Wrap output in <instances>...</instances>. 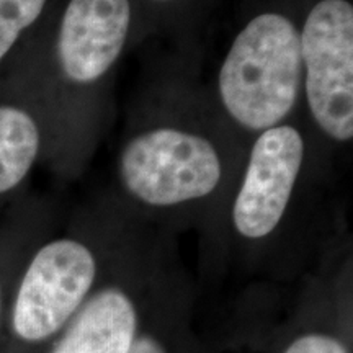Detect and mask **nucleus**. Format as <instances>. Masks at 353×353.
Segmentation results:
<instances>
[{
  "instance_id": "nucleus-1",
  "label": "nucleus",
  "mask_w": 353,
  "mask_h": 353,
  "mask_svg": "<svg viewBox=\"0 0 353 353\" xmlns=\"http://www.w3.org/2000/svg\"><path fill=\"white\" fill-rule=\"evenodd\" d=\"M188 65L159 74L128 113L113 164V195L128 211H226L247 151Z\"/></svg>"
},
{
  "instance_id": "nucleus-2",
  "label": "nucleus",
  "mask_w": 353,
  "mask_h": 353,
  "mask_svg": "<svg viewBox=\"0 0 353 353\" xmlns=\"http://www.w3.org/2000/svg\"><path fill=\"white\" fill-rule=\"evenodd\" d=\"M303 0H270L241 25L206 83L245 141L301 114Z\"/></svg>"
},
{
  "instance_id": "nucleus-3",
  "label": "nucleus",
  "mask_w": 353,
  "mask_h": 353,
  "mask_svg": "<svg viewBox=\"0 0 353 353\" xmlns=\"http://www.w3.org/2000/svg\"><path fill=\"white\" fill-rule=\"evenodd\" d=\"M139 43L136 0H68L61 12L52 68L64 92L65 154L72 169L82 167L99 145L117 70Z\"/></svg>"
},
{
  "instance_id": "nucleus-4",
  "label": "nucleus",
  "mask_w": 353,
  "mask_h": 353,
  "mask_svg": "<svg viewBox=\"0 0 353 353\" xmlns=\"http://www.w3.org/2000/svg\"><path fill=\"white\" fill-rule=\"evenodd\" d=\"M332 154L303 114L259 132L247 144L239 179L229 196L226 218L245 244H263L285 226L309 192L321 187Z\"/></svg>"
},
{
  "instance_id": "nucleus-5",
  "label": "nucleus",
  "mask_w": 353,
  "mask_h": 353,
  "mask_svg": "<svg viewBox=\"0 0 353 353\" xmlns=\"http://www.w3.org/2000/svg\"><path fill=\"white\" fill-rule=\"evenodd\" d=\"M301 114L330 154L353 141V2L303 0Z\"/></svg>"
},
{
  "instance_id": "nucleus-6",
  "label": "nucleus",
  "mask_w": 353,
  "mask_h": 353,
  "mask_svg": "<svg viewBox=\"0 0 353 353\" xmlns=\"http://www.w3.org/2000/svg\"><path fill=\"white\" fill-rule=\"evenodd\" d=\"M100 242L57 237L39 247L21 276L12 309V327L23 342H43L77 314L105 268Z\"/></svg>"
},
{
  "instance_id": "nucleus-7",
  "label": "nucleus",
  "mask_w": 353,
  "mask_h": 353,
  "mask_svg": "<svg viewBox=\"0 0 353 353\" xmlns=\"http://www.w3.org/2000/svg\"><path fill=\"white\" fill-rule=\"evenodd\" d=\"M138 322V304L128 285H97L51 353H130Z\"/></svg>"
},
{
  "instance_id": "nucleus-8",
  "label": "nucleus",
  "mask_w": 353,
  "mask_h": 353,
  "mask_svg": "<svg viewBox=\"0 0 353 353\" xmlns=\"http://www.w3.org/2000/svg\"><path fill=\"white\" fill-rule=\"evenodd\" d=\"M43 126L32 110L0 103V195L25 182L43 151Z\"/></svg>"
},
{
  "instance_id": "nucleus-9",
  "label": "nucleus",
  "mask_w": 353,
  "mask_h": 353,
  "mask_svg": "<svg viewBox=\"0 0 353 353\" xmlns=\"http://www.w3.org/2000/svg\"><path fill=\"white\" fill-rule=\"evenodd\" d=\"M139 10L141 41L145 38L180 34L193 23L205 0H136Z\"/></svg>"
},
{
  "instance_id": "nucleus-10",
  "label": "nucleus",
  "mask_w": 353,
  "mask_h": 353,
  "mask_svg": "<svg viewBox=\"0 0 353 353\" xmlns=\"http://www.w3.org/2000/svg\"><path fill=\"white\" fill-rule=\"evenodd\" d=\"M50 0H0V64L37 25Z\"/></svg>"
},
{
  "instance_id": "nucleus-11",
  "label": "nucleus",
  "mask_w": 353,
  "mask_h": 353,
  "mask_svg": "<svg viewBox=\"0 0 353 353\" xmlns=\"http://www.w3.org/2000/svg\"><path fill=\"white\" fill-rule=\"evenodd\" d=\"M283 353H350L345 343L337 337L322 332L299 335L286 347Z\"/></svg>"
},
{
  "instance_id": "nucleus-12",
  "label": "nucleus",
  "mask_w": 353,
  "mask_h": 353,
  "mask_svg": "<svg viewBox=\"0 0 353 353\" xmlns=\"http://www.w3.org/2000/svg\"><path fill=\"white\" fill-rule=\"evenodd\" d=\"M130 353H167V350L156 337L144 334L134 339Z\"/></svg>"
}]
</instances>
